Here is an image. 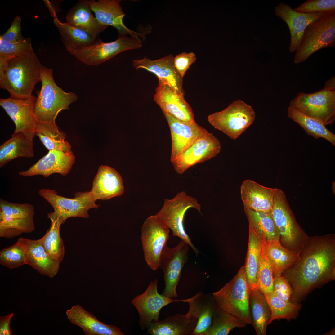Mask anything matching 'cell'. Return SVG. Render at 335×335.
Listing matches in <instances>:
<instances>
[{
    "label": "cell",
    "instance_id": "cell-26",
    "mask_svg": "<svg viewBox=\"0 0 335 335\" xmlns=\"http://www.w3.org/2000/svg\"><path fill=\"white\" fill-rule=\"evenodd\" d=\"M66 314L70 322L81 328L85 335H124L118 327L99 320L80 304L67 310Z\"/></svg>",
    "mask_w": 335,
    "mask_h": 335
},
{
    "label": "cell",
    "instance_id": "cell-30",
    "mask_svg": "<svg viewBox=\"0 0 335 335\" xmlns=\"http://www.w3.org/2000/svg\"><path fill=\"white\" fill-rule=\"evenodd\" d=\"M262 240V251L271 268L274 277L282 275L298 256L283 246L279 240Z\"/></svg>",
    "mask_w": 335,
    "mask_h": 335
},
{
    "label": "cell",
    "instance_id": "cell-50",
    "mask_svg": "<svg viewBox=\"0 0 335 335\" xmlns=\"http://www.w3.org/2000/svg\"><path fill=\"white\" fill-rule=\"evenodd\" d=\"M43 1L49 11L51 16L53 18L57 16L56 7L53 3L49 0H44Z\"/></svg>",
    "mask_w": 335,
    "mask_h": 335
},
{
    "label": "cell",
    "instance_id": "cell-7",
    "mask_svg": "<svg viewBox=\"0 0 335 335\" xmlns=\"http://www.w3.org/2000/svg\"><path fill=\"white\" fill-rule=\"evenodd\" d=\"M335 47V11L325 13L310 23L304 32L295 55V64L302 63L318 50Z\"/></svg>",
    "mask_w": 335,
    "mask_h": 335
},
{
    "label": "cell",
    "instance_id": "cell-25",
    "mask_svg": "<svg viewBox=\"0 0 335 335\" xmlns=\"http://www.w3.org/2000/svg\"><path fill=\"white\" fill-rule=\"evenodd\" d=\"M17 241L25 250L26 264L30 265L42 275L51 278L57 274L60 263L49 255L40 239L32 240L20 237Z\"/></svg>",
    "mask_w": 335,
    "mask_h": 335
},
{
    "label": "cell",
    "instance_id": "cell-43",
    "mask_svg": "<svg viewBox=\"0 0 335 335\" xmlns=\"http://www.w3.org/2000/svg\"><path fill=\"white\" fill-rule=\"evenodd\" d=\"M273 279L271 268L262 250L257 274V288L265 295L271 293L274 291Z\"/></svg>",
    "mask_w": 335,
    "mask_h": 335
},
{
    "label": "cell",
    "instance_id": "cell-6",
    "mask_svg": "<svg viewBox=\"0 0 335 335\" xmlns=\"http://www.w3.org/2000/svg\"><path fill=\"white\" fill-rule=\"evenodd\" d=\"M290 106L320 121L325 126L335 120V78L326 81L324 88L312 93H299Z\"/></svg>",
    "mask_w": 335,
    "mask_h": 335
},
{
    "label": "cell",
    "instance_id": "cell-19",
    "mask_svg": "<svg viewBox=\"0 0 335 335\" xmlns=\"http://www.w3.org/2000/svg\"><path fill=\"white\" fill-rule=\"evenodd\" d=\"M75 162L73 152H66L57 150H49L28 170L19 172L18 174L24 176L40 175L48 177L54 173L62 176L68 174Z\"/></svg>",
    "mask_w": 335,
    "mask_h": 335
},
{
    "label": "cell",
    "instance_id": "cell-13",
    "mask_svg": "<svg viewBox=\"0 0 335 335\" xmlns=\"http://www.w3.org/2000/svg\"><path fill=\"white\" fill-rule=\"evenodd\" d=\"M169 229L155 215L146 219L141 228V239L145 259L153 270L159 267L160 256L167 245Z\"/></svg>",
    "mask_w": 335,
    "mask_h": 335
},
{
    "label": "cell",
    "instance_id": "cell-20",
    "mask_svg": "<svg viewBox=\"0 0 335 335\" xmlns=\"http://www.w3.org/2000/svg\"><path fill=\"white\" fill-rule=\"evenodd\" d=\"M154 100L163 114L171 115L187 124L196 123L192 108L184 96L169 86L158 84Z\"/></svg>",
    "mask_w": 335,
    "mask_h": 335
},
{
    "label": "cell",
    "instance_id": "cell-29",
    "mask_svg": "<svg viewBox=\"0 0 335 335\" xmlns=\"http://www.w3.org/2000/svg\"><path fill=\"white\" fill-rule=\"evenodd\" d=\"M197 322V318L188 312L178 314L163 320L153 321L147 329L152 335H193Z\"/></svg>",
    "mask_w": 335,
    "mask_h": 335
},
{
    "label": "cell",
    "instance_id": "cell-21",
    "mask_svg": "<svg viewBox=\"0 0 335 335\" xmlns=\"http://www.w3.org/2000/svg\"><path fill=\"white\" fill-rule=\"evenodd\" d=\"M275 15L284 21L288 27L290 34L289 51L291 53L296 52L307 26L325 13L299 12L295 11L290 6L283 2L280 3L275 7Z\"/></svg>",
    "mask_w": 335,
    "mask_h": 335
},
{
    "label": "cell",
    "instance_id": "cell-27",
    "mask_svg": "<svg viewBox=\"0 0 335 335\" xmlns=\"http://www.w3.org/2000/svg\"><path fill=\"white\" fill-rule=\"evenodd\" d=\"M276 190L251 180H244L240 189L243 206L256 212L270 213Z\"/></svg>",
    "mask_w": 335,
    "mask_h": 335
},
{
    "label": "cell",
    "instance_id": "cell-34",
    "mask_svg": "<svg viewBox=\"0 0 335 335\" xmlns=\"http://www.w3.org/2000/svg\"><path fill=\"white\" fill-rule=\"evenodd\" d=\"M249 305L252 324L258 335H266L271 310L265 296L257 288L251 289Z\"/></svg>",
    "mask_w": 335,
    "mask_h": 335
},
{
    "label": "cell",
    "instance_id": "cell-45",
    "mask_svg": "<svg viewBox=\"0 0 335 335\" xmlns=\"http://www.w3.org/2000/svg\"><path fill=\"white\" fill-rule=\"evenodd\" d=\"M33 49L31 39L28 38L24 41L10 42L0 39V56L8 57L27 52Z\"/></svg>",
    "mask_w": 335,
    "mask_h": 335
},
{
    "label": "cell",
    "instance_id": "cell-28",
    "mask_svg": "<svg viewBox=\"0 0 335 335\" xmlns=\"http://www.w3.org/2000/svg\"><path fill=\"white\" fill-rule=\"evenodd\" d=\"M189 306L188 312L197 319L193 335H203L211 326L216 309L212 295L198 292L192 297L182 300Z\"/></svg>",
    "mask_w": 335,
    "mask_h": 335
},
{
    "label": "cell",
    "instance_id": "cell-23",
    "mask_svg": "<svg viewBox=\"0 0 335 335\" xmlns=\"http://www.w3.org/2000/svg\"><path fill=\"white\" fill-rule=\"evenodd\" d=\"M164 114L171 132V162L176 158L199 138L208 132L197 123L187 124L168 114Z\"/></svg>",
    "mask_w": 335,
    "mask_h": 335
},
{
    "label": "cell",
    "instance_id": "cell-49",
    "mask_svg": "<svg viewBox=\"0 0 335 335\" xmlns=\"http://www.w3.org/2000/svg\"><path fill=\"white\" fill-rule=\"evenodd\" d=\"M14 315L13 313L0 317V335H11L12 331L10 327L11 320Z\"/></svg>",
    "mask_w": 335,
    "mask_h": 335
},
{
    "label": "cell",
    "instance_id": "cell-16",
    "mask_svg": "<svg viewBox=\"0 0 335 335\" xmlns=\"http://www.w3.org/2000/svg\"><path fill=\"white\" fill-rule=\"evenodd\" d=\"M221 149L219 141L208 132L171 162L176 172L182 174L191 167L215 157Z\"/></svg>",
    "mask_w": 335,
    "mask_h": 335
},
{
    "label": "cell",
    "instance_id": "cell-8",
    "mask_svg": "<svg viewBox=\"0 0 335 335\" xmlns=\"http://www.w3.org/2000/svg\"><path fill=\"white\" fill-rule=\"evenodd\" d=\"M191 208L201 213V207L195 197L185 191L177 193L171 199H165L163 205L155 215L172 231L173 235L180 238L186 243L197 254L198 251L192 243L185 230L184 218L187 210Z\"/></svg>",
    "mask_w": 335,
    "mask_h": 335
},
{
    "label": "cell",
    "instance_id": "cell-36",
    "mask_svg": "<svg viewBox=\"0 0 335 335\" xmlns=\"http://www.w3.org/2000/svg\"><path fill=\"white\" fill-rule=\"evenodd\" d=\"M35 136L49 150H57L66 152L71 151L70 143L65 140L66 134L59 130L55 122H38Z\"/></svg>",
    "mask_w": 335,
    "mask_h": 335
},
{
    "label": "cell",
    "instance_id": "cell-46",
    "mask_svg": "<svg viewBox=\"0 0 335 335\" xmlns=\"http://www.w3.org/2000/svg\"><path fill=\"white\" fill-rule=\"evenodd\" d=\"M273 288L274 292L279 299L291 302L293 290L287 279L282 275L274 277Z\"/></svg>",
    "mask_w": 335,
    "mask_h": 335
},
{
    "label": "cell",
    "instance_id": "cell-37",
    "mask_svg": "<svg viewBox=\"0 0 335 335\" xmlns=\"http://www.w3.org/2000/svg\"><path fill=\"white\" fill-rule=\"evenodd\" d=\"M51 221L50 227L40 239L42 243L49 255L60 263L65 255V247L60 234L61 225L64 224L61 218L53 212L47 214Z\"/></svg>",
    "mask_w": 335,
    "mask_h": 335
},
{
    "label": "cell",
    "instance_id": "cell-32",
    "mask_svg": "<svg viewBox=\"0 0 335 335\" xmlns=\"http://www.w3.org/2000/svg\"><path fill=\"white\" fill-rule=\"evenodd\" d=\"M53 22L59 32L63 43L72 55L79 49L96 41V39L88 33L67 23L60 22L57 16L54 18Z\"/></svg>",
    "mask_w": 335,
    "mask_h": 335
},
{
    "label": "cell",
    "instance_id": "cell-40",
    "mask_svg": "<svg viewBox=\"0 0 335 335\" xmlns=\"http://www.w3.org/2000/svg\"><path fill=\"white\" fill-rule=\"evenodd\" d=\"M265 296L271 312L268 325L275 319L290 320L296 318L301 308V305L298 303L284 301L279 299L274 291Z\"/></svg>",
    "mask_w": 335,
    "mask_h": 335
},
{
    "label": "cell",
    "instance_id": "cell-2",
    "mask_svg": "<svg viewBox=\"0 0 335 335\" xmlns=\"http://www.w3.org/2000/svg\"><path fill=\"white\" fill-rule=\"evenodd\" d=\"M43 66L33 49L8 57L0 56V87L10 97L29 98L41 81Z\"/></svg>",
    "mask_w": 335,
    "mask_h": 335
},
{
    "label": "cell",
    "instance_id": "cell-38",
    "mask_svg": "<svg viewBox=\"0 0 335 335\" xmlns=\"http://www.w3.org/2000/svg\"><path fill=\"white\" fill-rule=\"evenodd\" d=\"M288 116L302 127L308 135L316 139L323 138L335 146V135L319 120L290 106L288 109Z\"/></svg>",
    "mask_w": 335,
    "mask_h": 335
},
{
    "label": "cell",
    "instance_id": "cell-12",
    "mask_svg": "<svg viewBox=\"0 0 335 335\" xmlns=\"http://www.w3.org/2000/svg\"><path fill=\"white\" fill-rule=\"evenodd\" d=\"M38 192L52 206L53 212L61 218L64 223L71 217L88 218V210L99 207L90 191L77 192L73 198L60 195L55 190L49 189H41Z\"/></svg>",
    "mask_w": 335,
    "mask_h": 335
},
{
    "label": "cell",
    "instance_id": "cell-9",
    "mask_svg": "<svg viewBox=\"0 0 335 335\" xmlns=\"http://www.w3.org/2000/svg\"><path fill=\"white\" fill-rule=\"evenodd\" d=\"M255 118L253 108L238 100L223 110L209 115L207 119L214 128L235 140L253 123Z\"/></svg>",
    "mask_w": 335,
    "mask_h": 335
},
{
    "label": "cell",
    "instance_id": "cell-22",
    "mask_svg": "<svg viewBox=\"0 0 335 335\" xmlns=\"http://www.w3.org/2000/svg\"><path fill=\"white\" fill-rule=\"evenodd\" d=\"M91 11L94 12L95 18L101 24L116 28L119 35H129L140 38L142 34L131 30L123 22L125 16L119 0H87Z\"/></svg>",
    "mask_w": 335,
    "mask_h": 335
},
{
    "label": "cell",
    "instance_id": "cell-42",
    "mask_svg": "<svg viewBox=\"0 0 335 335\" xmlns=\"http://www.w3.org/2000/svg\"><path fill=\"white\" fill-rule=\"evenodd\" d=\"M26 260L25 250L18 241L12 246L0 251V263L9 269H15L26 264Z\"/></svg>",
    "mask_w": 335,
    "mask_h": 335
},
{
    "label": "cell",
    "instance_id": "cell-24",
    "mask_svg": "<svg viewBox=\"0 0 335 335\" xmlns=\"http://www.w3.org/2000/svg\"><path fill=\"white\" fill-rule=\"evenodd\" d=\"M124 189L123 179L118 172L114 168L102 165L99 167L93 179L90 192L96 201L120 196Z\"/></svg>",
    "mask_w": 335,
    "mask_h": 335
},
{
    "label": "cell",
    "instance_id": "cell-35",
    "mask_svg": "<svg viewBox=\"0 0 335 335\" xmlns=\"http://www.w3.org/2000/svg\"><path fill=\"white\" fill-rule=\"evenodd\" d=\"M249 231L248 249L244 266L247 281L251 290L257 288V274L263 243L262 239L250 224Z\"/></svg>",
    "mask_w": 335,
    "mask_h": 335
},
{
    "label": "cell",
    "instance_id": "cell-10",
    "mask_svg": "<svg viewBox=\"0 0 335 335\" xmlns=\"http://www.w3.org/2000/svg\"><path fill=\"white\" fill-rule=\"evenodd\" d=\"M34 206L0 199V237L11 239L35 230Z\"/></svg>",
    "mask_w": 335,
    "mask_h": 335
},
{
    "label": "cell",
    "instance_id": "cell-4",
    "mask_svg": "<svg viewBox=\"0 0 335 335\" xmlns=\"http://www.w3.org/2000/svg\"><path fill=\"white\" fill-rule=\"evenodd\" d=\"M271 213L279 232L281 244L298 256L309 236L297 222L281 189L276 188Z\"/></svg>",
    "mask_w": 335,
    "mask_h": 335
},
{
    "label": "cell",
    "instance_id": "cell-18",
    "mask_svg": "<svg viewBox=\"0 0 335 335\" xmlns=\"http://www.w3.org/2000/svg\"><path fill=\"white\" fill-rule=\"evenodd\" d=\"M173 58L172 54L155 60L145 57L134 60L133 64L136 69H142L155 74L158 78V84L167 85L184 96L183 78L175 67Z\"/></svg>",
    "mask_w": 335,
    "mask_h": 335
},
{
    "label": "cell",
    "instance_id": "cell-44",
    "mask_svg": "<svg viewBox=\"0 0 335 335\" xmlns=\"http://www.w3.org/2000/svg\"><path fill=\"white\" fill-rule=\"evenodd\" d=\"M293 10L299 12L307 13L335 11V0H307Z\"/></svg>",
    "mask_w": 335,
    "mask_h": 335
},
{
    "label": "cell",
    "instance_id": "cell-17",
    "mask_svg": "<svg viewBox=\"0 0 335 335\" xmlns=\"http://www.w3.org/2000/svg\"><path fill=\"white\" fill-rule=\"evenodd\" d=\"M158 279L151 281L145 291L132 301L139 316V325L142 329H147L153 321L159 320L160 310L171 303L182 302V300H173L159 294L157 290Z\"/></svg>",
    "mask_w": 335,
    "mask_h": 335
},
{
    "label": "cell",
    "instance_id": "cell-39",
    "mask_svg": "<svg viewBox=\"0 0 335 335\" xmlns=\"http://www.w3.org/2000/svg\"><path fill=\"white\" fill-rule=\"evenodd\" d=\"M244 208L249 224L262 239L279 240V232L271 212H256L244 206Z\"/></svg>",
    "mask_w": 335,
    "mask_h": 335
},
{
    "label": "cell",
    "instance_id": "cell-15",
    "mask_svg": "<svg viewBox=\"0 0 335 335\" xmlns=\"http://www.w3.org/2000/svg\"><path fill=\"white\" fill-rule=\"evenodd\" d=\"M36 98L32 95L25 99L10 97L0 100V106L14 123V133H21L32 141L35 136L38 122L34 111Z\"/></svg>",
    "mask_w": 335,
    "mask_h": 335
},
{
    "label": "cell",
    "instance_id": "cell-5",
    "mask_svg": "<svg viewBox=\"0 0 335 335\" xmlns=\"http://www.w3.org/2000/svg\"><path fill=\"white\" fill-rule=\"evenodd\" d=\"M250 291L246 280L245 266H243L232 279L212 295L218 308L243 323L250 324L252 322L249 305Z\"/></svg>",
    "mask_w": 335,
    "mask_h": 335
},
{
    "label": "cell",
    "instance_id": "cell-47",
    "mask_svg": "<svg viewBox=\"0 0 335 335\" xmlns=\"http://www.w3.org/2000/svg\"><path fill=\"white\" fill-rule=\"evenodd\" d=\"M21 18L20 16H16L7 31L0 36V39L10 42H18L26 39L21 32Z\"/></svg>",
    "mask_w": 335,
    "mask_h": 335
},
{
    "label": "cell",
    "instance_id": "cell-41",
    "mask_svg": "<svg viewBox=\"0 0 335 335\" xmlns=\"http://www.w3.org/2000/svg\"><path fill=\"white\" fill-rule=\"evenodd\" d=\"M246 326V324L239 319L221 309L216 305L212 324L203 335H227L234 328Z\"/></svg>",
    "mask_w": 335,
    "mask_h": 335
},
{
    "label": "cell",
    "instance_id": "cell-1",
    "mask_svg": "<svg viewBox=\"0 0 335 335\" xmlns=\"http://www.w3.org/2000/svg\"><path fill=\"white\" fill-rule=\"evenodd\" d=\"M298 303L314 288L335 279V235L309 237L296 261L282 275Z\"/></svg>",
    "mask_w": 335,
    "mask_h": 335
},
{
    "label": "cell",
    "instance_id": "cell-48",
    "mask_svg": "<svg viewBox=\"0 0 335 335\" xmlns=\"http://www.w3.org/2000/svg\"><path fill=\"white\" fill-rule=\"evenodd\" d=\"M196 59V55L193 52H183L174 57L175 67L181 77L183 78L187 70Z\"/></svg>",
    "mask_w": 335,
    "mask_h": 335
},
{
    "label": "cell",
    "instance_id": "cell-14",
    "mask_svg": "<svg viewBox=\"0 0 335 335\" xmlns=\"http://www.w3.org/2000/svg\"><path fill=\"white\" fill-rule=\"evenodd\" d=\"M190 246L181 240L173 248L166 245L160 256L159 267L163 270L165 287L162 294L170 298L177 297V285L180 279L182 269L188 260Z\"/></svg>",
    "mask_w": 335,
    "mask_h": 335
},
{
    "label": "cell",
    "instance_id": "cell-31",
    "mask_svg": "<svg viewBox=\"0 0 335 335\" xmlns=\"http://www.w3.org/2000/svg\"><path fill=\"white\" fill-rule=\"evenodd\" d=\"M91 11L87 0H79L69 10L66 20V23L86 31L96 39L107 27L100 23Z\"/></svg>",
    "mask_w": 335,
    "mask_h": 335
},
{
    "label": "cell",
    "instance_id": "cell-33",
    "mask_svg": "<svg viewBox=\"0 0 335 335\" xmlns=\"http://www.w3.org/2000/svg\"><path fill=\"white\" fill-rule=\"evenodd\" d=\"M11 136L0 146V168L16 158L34 156V141L21 133H13Z\"/></svg>",
    "mask_w": 335,
    "mask_h": 335
},
{
    "label": "cell",
    "instance_id": "cell-11",
    "mask_svg": "<svg viewBox=\"0 0 335 335\" xmlns=\"http://www.w3.org/2000/svg\"><path fill=\"white\" fill-rule=\"evenodd\" d=\"M140 38L128 35H118L115 41L104 42L100 40L78 50L74 56L86 65L101 64L120 53L129 50L139 49L142 46Z\"/></svg>",
    "mask_w": 335,
    "mask_h": 335
},
{
    "label": "cell",
    "instance_id": "cell-3",
    "mask_svg": "<svg viewBox=\"0 0 335 335\" xmlns=\"http://www.w3.org/2000/svg\"><path fill=\"white\" fill-rule=\"evenodd\" d=\"M40 81L41 88L36 91L35 115L38 122H55L59 113L69 109V105L77 100L78 96L73 92L64 91L57 85L52 69L43 66Z\"/></svg>",
    "mask_w": 335,
    "mask_h": 335
}]
</instances>
